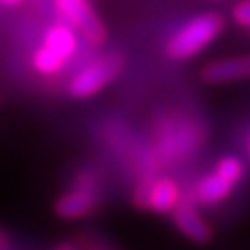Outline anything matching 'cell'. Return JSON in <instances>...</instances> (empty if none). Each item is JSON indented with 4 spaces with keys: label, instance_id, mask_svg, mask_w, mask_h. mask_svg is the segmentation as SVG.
<instances>
[{
    "label": "cell",
    "instance_id": "15",
    "mask_svg": "<svg viewBox=\"0 0 250 250\" xmlns=\"http://www.w3.org/2000/svg\"><path fill=\"white\" fill-rule=\"evenodd\" d=\"M2 4H18V2H22V0H0Z\"/></svg>",
    "mask_w": 250,
    "mask_h": 250
},
{
    "label": "cell",
    "instance_id": "3",
    "mask_svg": "<svg viewBox=\"0 0 250 250\" xmlns=\"http://www.w3.org/2000/svg\"><path fill=\"white\" fill-rule=\"evenodd\" d=\"M57 8L61 10L71 24H75L83 36L95 43L104 42L106 38V30L103 26V22L99 20V16L95 14V10L89 6L87 0H55Z\"/></svg>",
    "mask_w": 250,
    "mask_h": 250
},
{
    "label": "cell",
    "instance_id": "8",
    "mask_svg": "<svg viewBox=\"0 0 250 250\" xmlns=\"http://www.w3.org/2000/svg\"><path fill=\"white\" fill-rule=\"evenodd\" d=\"M234 183H230L225 175H221L219 171H213L209 175H205L197 187H195V197L205 203V205H213V203H219L223 201L230 191H232Z\"/></svg>",
    "mask_w": 250,
    "mask_h": 250
},
{
    "label": "cell",
    "instance_id": "1",
    "mask_svg": "<svg viewBox=\"0 0 250 250\" xmlns=\"http://www.w3.org/2000/svg\"><path fill=\"white\" fill-rule=\"evenodd\" d=\"M223 30V18L215 12L195 16L181 26L167 43V53L173 59H185L205 49Z\"/></svg>",
    "mask_w": 250,
    "mask_h": 250
},
{
    "label": "cell",
    "instance_id": "5",
    "mask_svg": "<svg viewBox=\"0 0 250 250\" xmlns=\"http://www.w3.org/2000/svg\"><path fill=\"white\" fill-rule=\"evenodd\" d=\"M179 203V187L173 179L162 177L150 185L146 193V205L158 213H167L173 211L175 205Z\"/></svg>",
    "mask_w": 250,
    "mask_h": 250
},
{
    "label": "cell",
    "instance_id": "6",
    "mask_svg": "<svg viewBox=\"0 0 250 250\" xmlns=\"http://www.w3.org/2000/svg\"><path fill=\"white\" fill-rule=\"evenodd\" d=\"M244 77H248L244 57L213 61V63H209L203 69V79L207 83H230V81H238Z\"/></svg>",
    "mask_w": 250,
    "mask_h": 250
},
{
    "label": "cell",
    "instance_id": "11",
    "mask_svg": "<svg viewBox=\"0 0 250 250\" xmlns=\"http://www.w3.org/2000/svg\"><path fill=\"white\" fill-rule=\"evenodd\" d=\"M217 171H219L221 175H225L230 183L236 185V183L242 179V175H244V166H242V162H240L238 158L227 156V158H223V160L217 164Z\"/></svg>",
    "mask_w": 250,
    "mask_h": 250
},
{
    "label": "cell",
    "instance_id": "14",
    "mask_svg": "<svg viewBox=\"0 0 250 250\" xmlns=\"http://www.w3.org/2000/svg\"><path fill=\"white\" fill-rule=\"evenodd\" d=\"M246 156L250 160V132H248V138H246Z\"/></svg>",
    "mask_w": 250,
    "mask_h": 250
},
{
    "label": "cell",
    "instance_id": "16",
    "mask_svg": "<svg viewBox=\"0 0 250 250\" xmlns=\"http://www.w3.org/2000/svg\"><path fill=\"white\" fill-rule=\"evenodd\" d=\"M244 63H246V69H248V75H250V55L244 57Z\"/></svg>",
    "mask_w": 250,
    "mask_h": 250
},
{
    "label": "cell",
    "instance_id": "4",
    "mask_svg": "<svg viewBox=\"0 0 250 250\" xmlns=\"http://www.w3.org/2000/svg\"><path fill=\"white\" fill-rule=\"evenodd\" d=\"M173 221L175 227L193 242H207L211 238V229L191 205L177 203L173 209Z\"/></svg>",
    "mask_w": 250,
    "mask_h": 250
},
{
    "label": "cell",
    "instance_id": "13",
    "mask_svg": "<svg viewBox=\"0 0 250 250\" xmlns=\"http://www.w3.org/2000/svg\"><path fill=\"white\" fill-rule=\"evenodd\" d=\"M8 246H10V242L6 240V236L2 232H0V248H8Z\"/></svg>",
    "mask_w": 250,
    "mask_h": 250
},
{
    "label": "cell",
    "instance_id": "10",
    "mask_svg": "<svg viewBox=\"0 0 250 250\" xmlns=\"http://www.w3.org/2000/svg\"><path fill=\"white\" fill-rule=\"evenodd\" d=\"M65 59L59 57L53 49H49L47 45H42L38 49V53L34 55V65L40 73H45V75H51V73H57L61 67H63Z\"/></svg>",
    "mask_w": 250,
    "mask_h": 250
},
{
    "label": "cell",
    "instance_id": "9",
    "mask_svg": "<svg viewBox=\"0 0 250 250\" xmlns=\"http://www.w3.org/2000/svg\"><path fill=\"white\" fill-rule=\"evenodd\" d=\"M49 49H53L59 57H63L65 61L75 53L77 47V36L75 32L65 26V24H55L49 28V32L45 34V43Z\"/></svg>",
    "mask_w": 250,
    "mask_h": 250
},
{
    "label": "cell",
    "instance_id": "7",
    "mask_svg": "<svg viewBox=\"0 0 250 250\" xmlns=\"http://www.w3.org/2000/svg\"><path fill=\"white\" fill-rule=\"evenodd\" d=\"M95 205V197L89 189H73L55 201V213L65 219H77L87 215Z\"/></svg>",
    "mask_w": 250,
    "mask_h": 250
},
{
    "label": "cell",
    "instance_id": "2",
    "mask_svg": "<svg viewBox=\"0 0 250 250\" xmlns=\"http://www.w3.org/2000/svg\"><path fill=\"white\" fill-rule=\"evenodd\" d=\"M122 69V59L118 55H106L97 59L95 63L81 69L71 81H69V93L71 97L85 99L99 93L104 85H108L118 71Z\"/></svg>",
    "mask_w": 250,
    "mask_h": 250
},
{
    "label": "cell",
    "instance_id": "12",
    "mask_svg": "<svg viewBox=\"0 0 250 250\" xmlns=\"http://www.w3.org/2000/svg\"><path fill=\"white\" fill-rule=\"evenodd\" d=\"M232 18L244 26V28H250V0H244V2L236 4V8L232 10Z\"/></svg>",
    "mask_w": 250,
    "mask_h": 250
}]
</instances>
